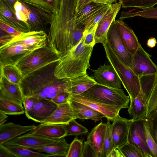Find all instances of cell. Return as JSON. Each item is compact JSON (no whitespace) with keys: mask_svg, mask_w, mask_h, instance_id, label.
Returning a JSON list of instances; mask_svg holds the SVG:
<instances>
[{"mask_svg":"<svg viewBox=\"0 0 157 157\" xmlns=\"http://www.w3.org/2000/svg\"><path fill=\"white\" fill-rule=\"evenodd\" d=\"M0 21L7 24L22 32L30 31L28 23L19 20L6 3L0 0Z\"/></svg>","mask_w":157,"mask_h":157,"instance_id":"21","label":"cell"},{"mask_svg":"<svg viewBox=\"0 0 157 157\" xmlns=\"http://www.w3.org/2000/svg\"><path fill=\"white\" fill-rule=\"evenodd\" d=\"M131 68L139 77L151 74L157 75V66L141 44L132 56Z\"/></svg>","mask_w":157,"mask_h":157,"instance_id":"9","label":"cell"},{"mask_svg":"<svg viewBox=\"0 0 157 157\" xmlns=\"http://www.w3.org/2000/svg\"><path fill=\"white\" fill-rule=\"evenodd\" d=\"M15 13V11L14 9V5L15 3L19 0H2Z\"/></svg>","mask_w":157,"mask_h":157,"instance_id":"53","label":"cell"},{"mask_svg":"<svg viewBox=\"0 0 157 157\" xmlns=\"http://www.w3.org/2000/svg\"><path fill=\"white\" fill-rule=\"evenodd\" d=\"M77 0H55L48 40L61 55L75 48L83 37V27H76Z\"/></svg>","mask_w":157,"mask_h":157,"instance_id":"1","label":"cell"},{"mask_svg":"<svg viewBox=\"0 0 157 157\" xmlns=\"http://www.w3.org/2000/svg\"><path fill=\"white\" fill-rule=\"evenodd\" d=\"M156 110H157V82L147 101L146 117L151 113Z\"/></svg>","mask_w":157,"mask_h":157,"instance_id":"43","label":"cell"},{"mask_svg":"<svg viewBox=\"0 0 157 157\" xmlns=\"http://www.w3.org/2000/svg\"><path fill=\"white\" fill-rule=\"evenodd\" d=\"M14 7L17 18L20 21L27 22L29 12L23 3L18 1L15 3Z\"/></svg>","mask_w":157,"mask_h":157,"instance_id":"42","label":"cell"},{"mask_svg":"<svg viewBox=\"0 0 157 157\" xmlns=\"http://www.w3.org/2000/svg\"><path fill=\"white\" fill-rule=\"evenodd\" d=\"M107 157H124L118 148H114Z\"/></svg>","mask_w":157,"mask_h":157,"instance_id":"52","label":"cell"},{"mask_svg":"<svg viewBox=\"0 0 157 157\" xmlns=\"http://www.w3.org/2000/svg\"><path fill=\"white\" fill-rule=\"evenodd\" d=\"M93 2L98 4L111 5L108 0H93Z\"/></svg>","mask_w":157,"mask_h":157,"instance_id":"56","label":"cell"},{"mask_svg":"<svg viewBox=\"0 0 157 157\" xmlns=\"http://www.w3.org/2000/svg\"><path fill=\"white\" fill-rule=\"evenodd\" d=\"M142 11L132 12L131 11L122 12L120 19L140 16L149 18L157 19V7H152L143 9Z\"/></svg>","mask_w":157,"mask_h":157,"instance_id":"34","label":"cell"},{"mask_svg":"<svg viewBox=\"0 0 157 157\" xmlns=\"http://www.w3.org/2000/svg\"><path fill=\"white\" fill-rule=\"evenodd\" d=\"M93 0H77V10L79 11L84 7L93 2Z\"/></svg>","mask_w":157,"mask_h":157,"instance_id":"51","label":"cell"},{"mask_svg":"<svg viewBox=\"0 0 157 157\" xmlns=\"http://www.w3.org/2000/svg\"><path fill=\"white\" fill-rule=\"evenodd\" d=\"M122 7H135L144 9L154 7L157 4V0H119Z\"/></svg>","mask_w":157,"mask_h":157,"instance_id":"35","label":"cell"},{"mask_svg":"<svg viewBox=\"0 0 157 157\" xmlns=\"http://www.w3.org/2000/svg\"><path fill=\"white\" fill-rule=\"evenodd\" d=\"M36 127L34 124L22 126L12 122L4 123L0 125V144H3L9 140L33 130Z\"/></svg>","mask_w":157,"mask_h":157,"instance_id":"22","label":"cell"},{"mask_svg":"<svg viewBox=\"0 0 157 157\" xmlns=\"http://www.w3.org/2000/svg\"><path fill=\"white\" fill-rule=\"evenodd\" d=\"M0 75L11 82L20 84L23 76L15 64L0 63Z\"/></svg>","mask_w":157,"mask_h":157,"instance_id":"31","label":"cell"},{"mask_svg":"<svg viewBox=\"0 0 157 157\" xmlns=\"http://www.w3.org/2000/svg\"><path fill=\"white\" fill-rule=\"evenodd\" d=\"M143 121L144 119L134 121L132 120L128 142L136 146L144 157H153L146 143Z\"/></svg>","mask_w":157,"mask_h":157,"instance_id":"11","label":"cell"},{"mask_svg":"<svg viewBox=\"0 0 157 157\" xmlns=\"http://www.w3.org/2000/svg\"><path fill=\"white\" fill-rule=\"evenodd\" d=\"M121 3L119 2L111 4L105 13L98 24L94 36L95 44L106 43L107 35L112 22L120 10Z\"/></svg>","mask_w":157,"mask_h":157,"instance_id":"14","label":"cell"},{"mask_svg":"<svg viewBox=\"0 0 157 157\" xmlns=\"http://www.w3.org/2000/svg\"><path fill=\"white\" fill-rule=\"evenodd\" d=\"M84 31L82 39L74 48L61 56L55 67L54 74L58 79L76 77L87 74L90 67V58L95 44H86Z\"/></svg>","mask_w":157,"mask_h":157,"instance_id":"3","label":"cell"},{"mask_svg":"<svg viewBox=\"0 0 157 157\" xmlns=\"http://www.w3.org/2000/svg\"><path fill=\"white\" fill-rule=\"evenodd\" d=\"M83 140L76 137L70 144L67 157H82Z\"/></svg>","mask_w":157,"mask_h":157,"instance_id":"41","label":"cell"},{"mask_svg":"<svg viewBox=\"0 0 157 157\" xmlns=\"http://www.w3.org/2000/svg\"><path fill=\"white\" fill-rule=\"evenodd\" d=\"M147 117L148 120L150 132L157 144V113L156 111L151 113Z\"/></svg>","mask_w":157,"mask_h":157,"instance_id":"44","label":"cell"},{"mask_svg":"<svg viewBox=\"0 0 157 157\" xmlns=\"http://www.w3.org/2000/svg\"><path fill=\"white\" fill-rule=\"evenodd\" d=\"M156 43H157V41L155 38V37H151L147 40V45L149 48H153L155 46Z\"/></svg>","mask_w":157,"mask_h":157,"instance_id":"54","label":"cell"},{"mask_svg":"<svg viewBox=\"0 0 157 157\" xmlns=\"http://www.w3.org/2000/svg\"><path fill=\"white\" fill-rule=\"evenodd\" d=\"M0 28L1 30L6 33L14 36L20 35L22 33L14 27L1 21H0Z\"/></svg>","mask_w":157,"mask_h":157,"instance_id":"47","label":"cell"},{"mask_svg":"<svg viewBox=\"0 0 157 157\" xmlns=\"http://www.w3.org/2000/svg\"><path fill=\"white\" fill-rule=\"evenodd\" d=\"M22 3L29 12V18L27 22L30 26V31L45 32L46 24L48 23L44 16L35 8Z\"/></svg>","mask_w":157,"mask_h":157,"instance_id":"27","label":"cell"},{"mask_svg":"<svg viewBox=\"0 0 157 157\" xmlns=\"http://www.w3.org/2000/svg\"><path fill=\"white\" fill-rule=\"evenodd\" d=\"M0 111L8 115H19L25 113V109L22 105L1 99H0Z\"/></svg>","mask_w":157,"mask_h":157,"instance_id":"33","label":"cell"},{"mask_svg":"<svg viewBox=\"0 0 157 157\" xmlns=\"http://www.w3.org/2000/svg\"><path fill=\"white\" fill-rule=\"evenodd\" d=\"M69 100L85 105L102 113L107 120L112 121L120 116V111L123 108L121 106L106 104L81 94L71 95Z\"/></svg>","mask_w":157,"mask_h":157,"instance_id":"8","label":"cell"},{"mask_svg":"<svg viewBox=\"0 0 157 157\" xmlns=\"http://www.w3.org/2000/svg\"><path fill=\"white\" fill-rule=\"evenodd\" d=\"M147 101L146 97L139 92L135 98L130 102L128 112L132 121L143 120L146 117Z\"/></svg>","mask_w":157,"mask_h":157,"instance_id":"25","label":"cell"},{"mask_svg":"<svg viewBox=\"0 0 157 157\" xmlns=\"http://www.w3.org/2000/svg\"><path fill=\"white\" fill-rule=\"evenodd\" d=\"M91 77L98 84L107 87L121 89V81L113 66L104 64L96 70H92Z\"/></svg>","mask_w":157,"mask_h":157,"instance_id":"12","label":"cell"},{"mask_svg":"<svg viewBox=\"0 0 157 157\" xmlns=\"http://www.w3.org/2000/svg\"><path fill=\"white\" fill-rule=\"evenodd\" d=\"M0 63L15 64L26 54L38 48L29 46L8 34L1 35Z\"/></svg>","mask_w":157,"mask_h":157,"instance_id":"6","label":"cell"},{"mask_svg":"<svg viewBox=\"0 0 157 157\" xmlns=\"http://www.w3.org/2000/svg\"><path fill=\"white\" fill-rule=\"evenodd\" d=\"M69 101L76 113L77 119L91 120L96 122L105 117L102 113L85 105L71 100Z\"/></svg>","mask_w":157,"mask_h":157,"instance_id":"26","label":"cell"},{"mask_svg":"<svg viewBox=\"0 0 157 157\" xmlns=\"http://www.w3.org/2000/svg\"><path fill=\"white\" fill-rule=\"evenodd\" d=\"M58 106L51 100L39 99L32 109L25 113L29 119L41 123L43 120L52 114Z\"/></svg>","mask_w":157,"mask_h":157,"instance_id":"16","label":"cell"},{"mask_svg":"<svg viewBox=\"0 0 157 157\" xmlns=\"http://www.w3.org/2000/svg\"><path fill=\"white\" fill-rule=\"evenodd\" d=\"M111 4H112L113 2L116 3L117 0H108Z\"/></svg>","mask_w":157,"mask_h":157,"instance_id":"57","label":"cell"},{"mask_svg":"<svg viewBox=\"0 0 157 157\" xmlns=\"http://www.w3.org/2000/svg\"><path fill=\"white\" fill-rule=\"evenodd\" d=\"M156 111L157 113V110H155Z\"/></svg>","mask_w":157,"mask_h":157,"instance_id":"58","label":"cell"},{"mask_svg":"<svg viewBox=\"0 0 157 157\" xmlns=\"http://www.w3.org/2000/svg\"><path fill=\"white\" fill-rule=\"evenodd\" d=\"M24 98L20 84L13 83L0 75V99L22 105Z\"/></svg>","mask_w":157,"mask_h":157,"instance_id":"18","label":"cell"},{"mask_svg":"<svg viewBox=\"0 0 157 157\" xmlns=\"http://www.w3.org/2000/svg\"><path fill=\"white\" fill-rule=\"evenodd\" d=\"M116 25L120 36L125 47L133 55L140 45L137 37L131 28L122 19L115 20Z\"/></svg>","mask_w":157,"mask_h":157,"instance_id":"20","label":"cell"},{"mask_svg":"<svg viewBox=\"0 0 157 157\" xmlns=\"http://www.w3.org/2000/svg\"><path fill=\"white\" fill-rule=\"evenodd\" d=\"M108 104L128 108L130 99L123 89L95 84L84 93L80 94Z\"/></svg>","mask_w":157,"mask_h":157,"instance_id":"7","label":"cell"},{"mask_svg":"<svg viewBox=\"0 0 157 157\" xmlns=\"http://www.w3.org/2000/svg\"><path fill=\"white\" fill-rule=\"evenodd\" d=\"M107 128L106 123L101 122L88 134L87 140L94 147L98 157H101Z\"/></svg>","mask_w":157,"mask_h":157,"instance_id":"24","label":"cell"},{"mask_svg":"<svg viewBox=\"0 0 157 157\" xmlns=\"http://www.w3.org/2000/svg\"><path fill=\"white\" fill-rule=\"evenodd\" d=\"M67 91L72 95L81 94L98 83L87 74L76 77L63 79Z\"/></svg>","mask_w":157,"mask_h":157,"instance_id":"19","label":"cell"},{"mask_svg":"<svg viewBox=\"0 0 157 157\" xmlns=\"http://www.w3.org/2000/svg\"><path fill=\"white\" fill-rule=\"evenodd\" d=\"M0 157H16L6 146L0 144Z\"/></svg>","mask_w":157,"mask_h":157,"instance_id":"50","label":"cell"},{"mask_svg":"<svg viewBox=\"0 0 157 157\" xmlns=\"http://www.w3.org/2000/svg\"><path fill=\"white\" fill-rule=\"evenodd\" d=\"M146 143L153 157H157V144L150 132L147 117L144 119Z\"/></svg>","mask_w":157,"mask_h":157,"instance_id":"39","label":"cell"},{"mask_svg":"<svg viewBox=\"0 0 157 157\" xmlns=\"http://www.w3.org/2000/svg\"><path fill=\"white\" fill-rule=\"evenodd\" d=\"M59 139H53L36 135L30 132L9 140L3 144L5 146L17 145L31 149L46 145L57 143Z\"/></svg>","mask_w":157,"mask_h":157,"instance_id":"13","label":"cell"},{"mask_svg":"<svg viewBox=\"0 0 157 157\" xmlns=\"http://www.w3.org/2000/svg\"><path fill=\"white\" fill-rule=\"evenodd\" d=\"M55 0H19L36 9L40 12L49 24L52 17Z\"/></svg>","mask_w":157,"mask_h":157,"instance_id":"29","label":"cell"},{"mask_svg":"<svg viewBox=\"0 0 157 157\" xmlns=\"http://www.w3.org/2000/svg\"><path fill=\"white\" fill-rule=\"evenodd\" d=\"M118 148L124 157H144L136 146L128 142Z\"/></svg>","mask_w":157,"mask_h":157,"instance_id":"40","label":"cell"},{"mask_svg":"<svg viewBox=\"0 0 157 157\" xmlns=\"http://www.w3.org/2000/svg\"><path fill=\"white\" fill-rule=\"evenodd\" d=\"M39 99L33 97H24L23 104L24 107L25 113L30 110Z\"/></svg>","mask_w":157,"mask_h":157,"instance_id":"48","label":"cell"},{"mask_svg":"<svg viewBox=\"0 0 157 157\" xmlns=\"http://www.w3.org/2000/svg\"><path fill=\"white\" fill-rule=\"evenodd\" d=\"M131 119L118 117L111 124V132L114 148H118L128 142Z\"/></svg>","mask_w":157,"mask_h":157,"instance_id":"17","label":"cell"},{"mask_svg":"<svg viewBox=\"0 0 157 157\" xmlns=\"http://www.w3.org/2000/svg\"><path fill=\"white\" fill-rule=\"evenodd\" d=\"M76 119H77L76 113L68 101L59 105L52 114L43 120L41 123L65 125L71 121Z\"/></svg>","mask_w":157,"mask_h":157,"instance_id":"15","label":"cell"},{"mask_svg":"<svg viewBox=\"0 0 157 157\" xmlns=\"http://www.w3.org/2000/svg\"><path fill=\"white\" fill-rule=\"evenodd\" d=\"M107 40L120 59L131 68L133 55L123 43L117 30L115 20L112 22L109 29L107 35Z\"/></svg>","mask_w":157,"mask_h":157,"instance_id":"10","label":"cell"},{"mask_svg":"<svg viewBox=\"0 0 157 157\" xmlns=\"http://www.w3.org/2000/svg\"><path fill=\"white\" fill-rule=\"evenodd\" d=\"M73 119L64 125L68 132V136H80L86 134L88 130Z\"/></svg>","mask_w":157,"mask_h":157,"instance_id":"38","label":"cell"},{"mask_svg":"<svg viewBox=\"0 0 157 157\" xmlns=\"http://www.w3.org/2000/svg\"><path fill=\"white\" fill-rule=\"evenodd\" d=\"M102 44L109 62L116 71L129 95L130 102L132 101L137 96L140 90L139 77L131 68L120 59L107 41Z\"/></svg>","mask_w":157,"mask_h":157,"instance_id":"5","label":"cell"},{"mask_svg":"<svg viewBox=\"0 0 157 157\" xmlns=\"http://www.w3.org/2000/svg\"><path fill=\"white\" fill-rule=\"evenodd\" d=\"M6 147L12 152L16 157H49L53 155L39 151H34L30 149L14 145H7Z\"/></svg>","mask_w":157,"mask_h":157,"instance_id":"32","label":"cell"},{"mask_svg":"<svg viewBox=\"0 0 157 157\" xmlns=\"http://www.w3.org/2000/svg\"><path fill=\"white\" fill-rule=\"evenodd\" d=\"M70 93L63 91L57 94L51 100L58 105L68 101L71 96Z\"/></svg>","mask_w":157,"mask_h":157,"instance_id":"46","label":"cell"},{"mask_svg":"<svg viewBox=\"0 0 157 157\" xmlns=\"http://www.w3.org/2000/svg\"><path fill=\"white\" fill-rule=\"evenodd\" d=\"M57 63H52L23 76L20 85L24 98L33 97L51 100L58 93L68 92L63 79H58L54 75Z\"/></svg>","mask_w":157,"mask_h":157,"instance_id":"2","label":"cell"},{"mask_svg":"<svg viewBox=\"0 0 157 157\" xmlns=\"http://www.w3.org/2000/svg\"><path fill=\"white\" fill-rule=\"evenodd\" d=\"M70 144L66 141L65 137L59 139L55 144L32 148L31 149L40 152L49 154L55 156L67 157Z\"/></svg>","mask_w":157,"mask_h":157,"instance_id":"28","label":"cell"},{"mask_svg":"<svg viewBox=\"0 0 157 157\" xmlns=\"http://www.w3.org/2000/svg\"><path fill=\"white\" fill-rule=\"evenodd\" d=\"M61 53L48 41L43 46L26 54L15 65L23 76L27 75L51 64L57 62Z\"/></svg>","mask_w":157,"mask_h":157,"instance_id":"4","label":"cell"},{"mask_svg":"<svg viewBox=\"0 0 157 157\" xmlns=\"http://www.w3.org/2000/svg\"><path fill=\"white\" fill-rule=\"evenodd\" d=\"M30 132L34 134L53 139H60L68 136L64 125L61 124L41 123Z\"/></svg>","mask_w":157,"mask_h":157,"instance_id":"23","label":"cell"},{"mask_svg":"<svg viewBox=\"0 0 157 157\" xmlns=\"http://www.w3.org/2000/svg\"><path fill=\"white\" fill-rule=\"evenodd\" d=\"M8 117L7 114L0 111V125L4 124L6 121V119Z\"/></svg>","mask_w":157,"mask_h":157,"instance_id":"55","label":"cell"},{"mask_svg":"<svg viewBox=\"0 0 157 157\" xmlns=\"http://www.w3.org/2000/svg\"><path fill=\"white\" fill-rule=\"evenodd\" d=\"M82 157H98L95 149L87 141L83 143Z\"/></svg>","mask_w":157,"mask_h":157,"instance_id":"45","label":"cell"},{"mask_svg":"<svg viewBox=\"0 0 157 157\" xmlns=\"http://www.w3.org/2000/svg\"><path fill=\"white\" fill-rule=\"evenodd\" d=\"M110 121L107 120V128L103 142L101 157H107L114 148L111 132Z\"/></svg>","mask_w":157,"mask_h":157,"instance_id":"37","label":"cell"},{"mask_svg":"<svg viewBox=\"0 0 157 157\" xmlns=\"http://www.w3.org/2000/svg\"><path fill=\"white\" fill-rule=\"evenodd\" d=\"M98 25V24H97L86 32L84 41L85 44H96L94 40V36Z\"/></svg>","mask_w":157,"mask_h":157,"instance_id":"49","label":"cell"},{"mask_svg":"<svg viewBox=\"0 0 157 157\" xmlns=\"http://www.w3.org/2000/svg\"><path fill=\"white\" fill-rule=\"evenodd\" d=\"M105 5L92 2L77 12L75 21L76 27H83V25L86 21Z\"/></svg>","mask_w":157,"mask_h":157,"instance_id":"30","label":"cell"},{"mask_svg":"<svg viewBox=\"0 0 157 157\" xmlns=\"http://www.w3.org/2000/svg\"><path fill=\"white\" fill-rule=\"evenodd\" d=\"M111 5H105L87 20L83 25L84 29V31L87 32L90 29L98 24Z\"/></svg>","mask_w":157,"mask_h":157,"instance_id":"36","label":"cell"}]
</instances>
